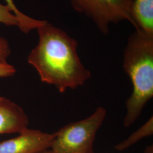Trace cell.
I'll return each mask as SVG.
<instances>
[{
    "mask_svg": "<svg viewBox=\"0 0 153 153\" xmlns=\"http://www.w3.org/2000/svg\"><path fill=\"white\" fill-rule=\"evenodd\" d=\"M37 30L38 44L28 55V62L42 81L55 86L60 93L83 85L91 72L79 57L76 40L47 21Z\"/></svg>",
    "mask_w": 153,
    "mask_h": 153,
    "instance_id": "obj_1",
    "label": "cell"
},
{
    "mask_svg": "<svg viewBox=\"0 0 153 153\" xmlns=\"http://www.w3.org/2000/svg\"><path fill=\"white\" fill-rule=\"evenodd\" d=\"M123 66L133 86L124 119V126L129 128L153 97V35L138 30L131 34L124 51Z\"/></svg>",
    "mask_w": 153,
    "mask_h": 153,
    "instance_id": "obj_2",
    "label": "cell"
},
{
    "mask_svg": "<svg viewBox=\"0 0 153 153\" xmlns=\"http://www.w3.org/2000/svg\"><path fill=\"white\" fill-rule=\"evenodd\" d=\"M106 115V109L99 107L87 118L64 126L55 132L51 151L53 153H94V140Z\"/></svg>",
    "mask_w": 153,
    "mask_h": 153,
    "instance_id": "obj_3",
    "label": "cell"
},
{
    "mask_svg": "<svg viewBox=\"0 0 153 153\" xmlns=\"http://www.w3.org/2000/svg\"><path fill=\"white\" fill-rule=\"evenodd\" d=\"M133 0H71L73 8L85 14L105 35L109 32V25L122 21L132 24Z\"/></svg>",
    "mask_w": 153,
    "mask_h": 153,
    "instance_id": "obj_4",
    "label": "cell"
},
{
    "mask_svg": "<svg viewBox=\"0 0 153 153\" xmlns=\"http://www.w3.org/2000/svg\"><path fill=\"white\" fill-rule=\"evenodd\" d=\"M19 136L0 142V153H39L49 150L55 132L48 133L37 129H26Z\"/></svg>",
    "mask_w": 153,
    "mask_h": 153,
    "instance_id": "obj_5",
    "label": "cell"
},
{
    "mask_svg": "<svg viewBox=\"0 0 153 153\" xmlns=\"http://www.w3.org/2000/svg\"><path fill=\"white\" fill-rule=\"evenodd\" d=\"M27 116L18 104L0 97V134L20 133L28 128Z\"/></svg>",
    "mask_w": 153,
    "mask_h": 153,
    "instance_id": "obj_6",
    "label": "cell"
},
{
    "mask_svg": "<svg viewBox=\"0 0 153 153\" xmlns=\"http://www.w3.org/2000/svg\"><path fill=\"white\" fill-rule=\"evenodd\" d=\"M131 14L136 30L153 35V0H133Z\"/></svg>",
    "mask_w": 153,
    "mask_h": 153,
    "instance_id": "obj_7",
    "label": "cell"
},
{
    "mask_svg": "<svg viewBox=\"0 0 153 153\" xmlns=\"http://www.w3.org/2000/svg\"><path fill=\"white\" fill-rule=\"evenodd\" d=\"M153 134V117L152 116L142 126L133 132L129 137L115 146L116 150L122 152L131 147L144 138L150 136Z\"/></svg>",
    "mask_w": 153,
    "mask_h": 153,
    "instance_id": "obj_8",
    "label": "cell"
},
{
    "mask_svg": "<svg viewBox=\"0 0 153 153\" xmlns=\"http://www.w3.org/2000/svg\"><path fill=\"white\" fill-rule=\"evenodd\" d=\"M5 1L11 12H13L14 14L17 17L19 23L18 27L23 33H28L32 30L37 29L45 22V21L33 19L22 13L16 7L13 0H5Z\"/></svg>",
    "mask_w": 153,
    "mask_h": 153,
    "instance_id": "obj_9",
    "label": "cell"
},
{
    "mask_svg": "<svg viewBox=\"0 0 153 153\" xmlns=\"http://www.w3.org/2000/svg\"><path fill=\"white\" fill-rule=\"evenodd\" d=\"M0 23L7 26H19V21L7 5H4L0 4Z\"/></svg>",
    "mask_w": 153,
    "mask_h": 153,
    "instance_id": "obj_10",
    "label": "cell"
},
{
    "mask_svg": "<svg viewBox=\"0 0 153 153\" xmlns=\"http://www.w3.org/2000/svg\"><path fill=\"white\" fill-rule=\"evenodd\" d=\"M10 55V49L7 41L0 37V64H6L7 59Z\"/></svg>",
    "mask_w": 153,
    "mask_h": 153,
    "instance_id": "obj_11",
    "label": "cell"
},
{
    "mask_svg": "<svg viewBox=\"0 0 153 153\" xmlns=\"http://www.w3.org/2000/svg\"><path fill=\"white\" fill-rule=\"evenodd\" d=\"M16 72V68L8 63L0 64V77L13 76Z\"/></svg>",
    "mask_w": 153,
    "mask_h": 153,
    "instance_id": "obj_12",
    "label": "cell"
},
{
    "mask_svg": "<svg viewBox=\"0 0 153 153\" xmlns=\"http://www.w3.org/2000/svg\"><path fill=\"white\" fill-rule=\"evenodd\" d=\"M144 153H153V145H149L148 146L145 151Z\"/></svg>",
    "mask_w": 153,
    "mask_h": 153,
    "instance_id": "obj_13",
    "label": "cell"
},
{
    "mask_svg": "<svg viewBox=\"0 0 153 153\" xmlns=\"http://www.w3.org/2000/svg\"><path fill=\"white\" fill-rule=\"evenodd\" d=\"M53 153L52 151H51V150H45V151H44V152H41V153Z\"/></svg>",
    "mask_w": 153,
    "mask_h": 153,
    "instance_id": "obj_14",
    "label": "cell"
}]
</instances>
